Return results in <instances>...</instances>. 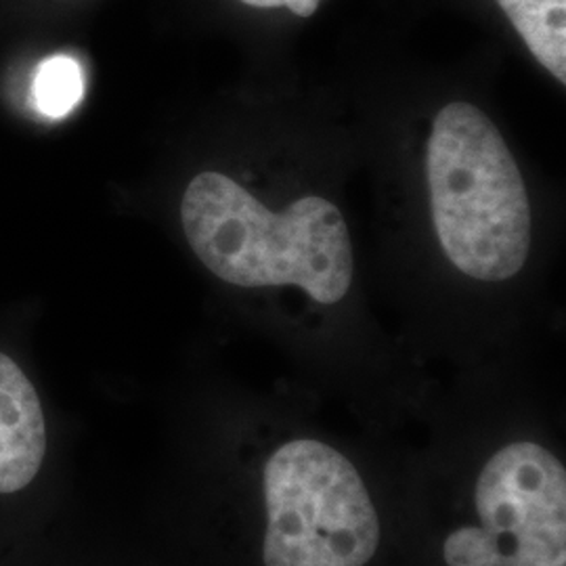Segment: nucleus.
<instances>
[{
  "mask_svg": "<svg viewBox=\"0 0 566 566\" xmlns=\"http://www.w3.org/2000/svg\"><path fill=\"white\" fill-rule=\"evenodd\" d=\"M264 566H364L380 523L355 465L319 441H292L264 465Z\"/></svg>",
  "mask_w": 566,
  "mask_h": 566,
  "instance_id": "nucleus-3",
  "label": "nucleus"
},
{
  "mask_svg": "<svg viewBox=\"0 0 566 566\" xmlns=\"http://www.w3.org/2000/svg\"><path fill=\"white\" fill-rule=\"evenodd\" d=\"M481 526L453 531L447 566H566L565 465L544 447L497 451L476 483Z\"/></svg>",
  "mask_w": 566,
  "mask_h": 566,
  "instance_id": "nucleus-4",
  "label": "nucleus"
},
{
  "mask_svg": "<svg viewBox=\"0 0 566 566\" xmlns=\"http://www.w3.org/2000/svg\"><path fill=\"white\" fill-rule=\"evenodd\" d=\"M531 55L566 82V0H497Z\"/></svg>",
  "mask_w": 566,
  "mask_h": 566,
  "instance_id": "nucleus-6",
  "label": "nucleus"
},
{
  "mask_svg": "<svg viewBox=\"0 0 566 566\" xmlns=\"http://www.w3.org/2000/svg\"><path fill=\"white\" fill-rule=\"evenodd\" d=\"M191 250L217 277L240 287L298 285L340 303L353 282V245L340 210L317 196L273 212L238 182L202 172L181 206Z\"/></svg>",
  "mask_w": 566,
  "mask_h": 566,
  "instance_id": "nucleus-1",
  "label": "nucleus"
},
{
  "mask_svg": "<svg viewBox=\"0 0 566 566\" xmlns=\"http://www.w3.org/2000/svg\"><path fill=\"white\" fill-rule=\"evenodd\" d=\"M46 455L41 397L20 365L0 353V495L32 485Z\"/></svg>",
  "mask_w": 566,
  "mask_h": 566,
  "instance_id": "nucleus-5",
  "label": "nucleus"
},
{
  "mask_svg": "<svg viewBox=\"0 0 566 566\" xmlns=\"http://www.w3.org/2000/svg\"><path fill=\"white\" fill-rule=\"evenodd\" d=\"M84 97L82 65L70 55L41 61L32 81V102L42 116L60 120L70 116Z\"/></svg>",
  "mask_w": 566,
  "mask_h": 566,
  "instance_id": "nucleus-7",
  "label": "nucleus"
},
{
  "mask_svg": "<svg viewBox=\"0 0 566 566\" xmlns=\"http://www.w3.org/2000/svg\"><path fill=\"white\" fill-rule=\"evenodd\" d=\"M243 4L256 7V9H277L285 7L298 18H311L322 0H242Z\"/></svg>",
  "mask_w": 566,
  "mask_h": 566,
  "instance_id": "nucleus-8",
  "label": "nucleus"
},
{
  "mask_svg": "<svg viewBox=\"0 0 566 566\" xmlns=\"http://www.w3.org/2000/svg\"><path fill=\"white\" fill-rule=\"evenodd\" d=\"M426 170L447 259L481 282L516 275L528 256L531 210L497 126L470 103H449L432 124Z\"/></svg>",
  "mask_w": 566,
  "mask_h": 566,
  "instance_id": "nucleus-2",
  "label": "nucleus"
}]
</instances>
